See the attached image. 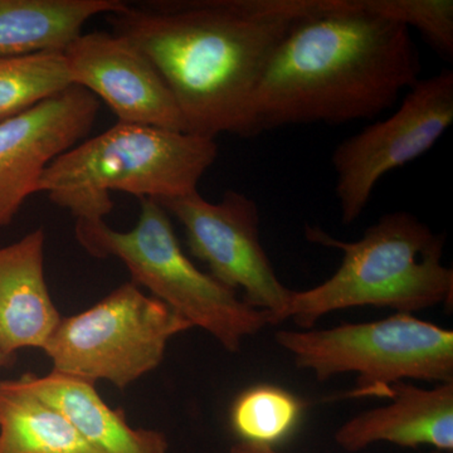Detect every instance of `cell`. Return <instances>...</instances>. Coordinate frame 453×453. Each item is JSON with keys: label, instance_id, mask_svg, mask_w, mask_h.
I'll list each match as a JSON object with an SVG mask.
<instances>
[{"label": "cell", "instance_id": "19", "mask_svg": "<svg viewBox=\"0 0 453 453\" xmlns=\"http://www.w3.org/2000/svg\"><path fill=\"white\" fill-rule=\"evenodd\" d=\"M374 13L417 29L441 56H453L452 0H365Z\"/></svg>", "mask_w": 453, "mask_h": 453}, {"label": "cell", "instance_id": "5", "mask_svg": "<svg viewBox=\"0 0 453 453\" xmlns=\"http://www.w3.org/2000/svg\"><path fill=\"white\" fill-rule=\"evenodd\" d=\"M139 201V219L133 229L115 231L105 220L76 222L77 242L92 257L121 261L133 283L148 288L193 327L210 333L226 351L237 353L244 338L273 324L266 312L247 305L238 292L187 257L159 202Z\"/></svg>", "mask_w": 453, "mask_h": 453}, {"label": "cell", "instance_id": "15", "mask_svg": "<svg viewBox=\"0 0 453 453\" xmlns=\"http://www.w3.org/2000/svg\"><path fill=\"white\" fill-rule=\"evenodd\" d=\"M124 4L121 0H0V56L64 52L89 19Z\"/></svg>", "mask_w": 453, "mask_h": 453}, {"label": "cell", "instance_id": "20", "mask_svg": "<svg viewBox=\"0 0 453 453\" xmlns=\"http://www.w3.org/2000/svg\"><path fill=\"white\" fill-rule=\"evenodd\" d=\"M228 453H281L277 451L275 447L253 445V443L242 442L238 441L229 449ZM429 453H445L440 451H432Z\"/></svg>", "mask_w": 453, "mask_h": 453}, {"label": "cell", "instance_id": "8", "mask_svg": "<svg viewBox=\"0 0 453 453\" xmlns=\"http://www.w3.org/2000/svg\"><path fill=\"white\" fill-rule=\"evenodd\" d=\"M453 122L451 71L419 79L398 110L336 146L335 196L344 225L360 219L378 181L434 148Z\"/></svg>", "mask_w": 453, "mask_h": 453}, {"label": "cell", "instance_id": "16", "mask_svg": "<svg viewBox=\"0 0 453 453\" xmlns=\"http://www.w3.org/2000/svg\"><path fill=\"white\" fill-rule=\"evenodd\" d=\"M0 453H97L23 378L0 380Z\"/></svg>", "mask_w": 453, "mask_h": 453}, {"label": "cell", "instance_id": "2", "mask_svg": "<svg viewBox=\"0 0 453 453\" xmlns=\"http://www.w3.org/2000/svg\"><path fill=\"white\" fill-rule=\"evenodd\" d=\"M411 31L365 0H320L295 23L253 96L251 138L291 125L368 120L421 77Z\"/></svg>", "mask_w": 453, "mask_h": 453}, {"label": "cell", "instance_id": "6", "mask_svg": "<svg viewBox=\"0 0 453 453\" xmlns=\"http://www.w3.org/2000/svg\"><path fill=\"white\" fill-rule=\"evenodd\" d=\"M276 342L316 380L357 375L354 396L389 398L407 380L453 381V332L396 312L380 321L330 329L280 330Z\"/></svg>", "mask_w": 453, "mask_h": 453}, {"label": "cell", "instance_id": "10", "mask_svg": "<svg viewBox=\"0 0 453 453\" xmlns=\"http://www.w3.org/2000/svg\"><path fill=\"white\" fill-rule=\"evenodd\" d=\"M100 101L73 85L16 118L0 122V228L38 195L42 174L91 133Z\"/></svg>", "mask_w": 453, "mask_h": 453}, {"label": "cell", "instance_id": "14", "mask_svg": "<svg viewBox=\"0 0 453 453\" xmlns=\"http://www.w3.org/2000/svg\"><path fill=\"white\" fill-rule=\"evenodd\" d=\"M22 378L33 392L64 413L97 453H170L163 432L131 427L125 411L110 407L94 383L53 371Z\"/></svg>", "mask_w": 453, "mask_h": 453}, {"label": "cell", "instance_id": "7", "mask_svg": "<svg viewBox=\"0 0 453 453\" xmlns=\"http://www.w3.org/2000/svg\"><path fill=\"white\" fill-rule=\"evenodd\" d=\"M190 329L174 310L127 282L96 305L62 318L43 351L53 372L125 389L162 365L170 340Z\"/></svg>", "mask_w": 453, "mask_h": 453}, {"label": "cell", "instance_id": "12", "mask_svg": "<svg viewBox=\"0 0 453 453\" xmlns=\"http://www.w3.org/2000/svg\"><path fill=\"white\" fill-rule=\"evenodd\" d=\"M388 399V404L345 422L335 434L338 446L359 452L388 442L405 449L429 446L434 451H453V381L432 389L399 381Z\"/></svg>", "mask_w": 453, "mask_h": 453}, {"label": "cell", "instance_id": "11", "mask_svg": "<svg viewBox=\"0 0 453 453\" xmlns=\"http://www.w3.org/2000/svg\"><path fill=\"white\" fill-rule=\"evenodd\" d=\"M64 55L73 85L103 100L118 122L186 133L181 113L162 74L124 35L82 33Z\"/></svg>", "mask_w": 453, "mask_h": 453}, {"label": "cell", "instance_id": "17", "mask_svg": "<svg viewBox=\"0 0 453 453\" xmlns=\"http://www.w3.org/2000/svg\"><path fill=\"white\" fill-rule=\"evenodd\" d=\"M64 52L0 56V122L73 86Z\"/></svg>", "mask_w": 453, "mask_h": 453}, {"label": "cell", "instance_id": "13", "mask_svg": "<svg viewBox=\"0 0 453 453\" xmlns=\"http://www.w3.org/2000/svg\"><path fill=\"white\" fill-rule=\"evenodd\" d=\"M44 247L43 228L0 247V353L5 356L43 350L61 321L44 275Z\"/></svg>", "mask_w": 453, "mask_h": 453}, {"label": "cell", "instance_id": "9", "mask_svg": "<svg viewBox=\"0 0 453 453\" xmlns=\"http://www.w3.org/2000/svg\"><path fill=\"white\" fill-rule=\"evenodd\" d=\"M159 203L183 226L190 253L211 276L242 292L244 303L266 312L273 324L288 320L292 290L280 281L262 246L257 203L237 190L217 203L199 192Z\"/></svg>", "mask_w": 453, "mask_h": 453}, {"label": "cell", "instance_id": "4", "mask_svg": "<svg viewBox=\"0 0 453 453\" xmlns=\"http://www.w3.org/2000/svg\"><path fill=\"white\" fill-rule=\"evenodd\" d=\"M217 157L214 139L118 122L53 160L38 193L76 222H97L111 213L112 192L157 202L198 192Z\"/></svg>", "mask_w": 453, "mask_h": 453}, {"label": "cell", "instance_id": "1", "mask_svg": "<svg viewBox=\"0 0 453 453\" xmlns=\"http://www.w3.org/2000/svg\"><path fill=\"white\" fill-rule=\"evenodd\" d=\"M320 0H154L107 14L113 32L162 74L186 133L251 138V106L268 64Z\"/></svg>", "mask_w": 453, "mask_h": 453}, {"label": "cell", "instance_id": "21", "mask_svg": "<svg viewBox=\"0 0 453 453\" xmlns=\"http://www.w3.org/2000/svg\"><path fill=\"white\" fill-rule=\"evenodd\" d=\"M17 357L5 356L0 353V369L9 368L16 363Z\"/></svg>", "mask_w": 453, "mask_h": 453}, {"label": "cell", "instance_id": "3", "mask_svg": "<svg viewBox=\"0 0 453 453\" xmlns=\"http://www.w3.org/2000/svg\"><path fill=\"white\" fill-rule=\"evenodd\" d=\"M309 242L342 252V265L326 281L292 290L288 320L300 330L339 310L375 306L396 312L446 305L453 301V271L443 265L445 235L434 234L408 211L384 214L356 242H344L320 226H308Z\"/></svg>", "mask_w": 453, "mask_h": 453}, {"label": "cell", "instance_id": "18", "mask_svg": "<svg viewBox=\"0 0 453 453\" xmlns=\"http://www.w3.org/2000/svg\"><path fill=\"white\" fill-rule=\"evenodd\" d=\"M303 412V402L291 392L261 384L243 390L234 399L229 419L242 442L275 447L290 437Z\"/></svg>", "mask_w": 453, "mask_h": 453}]
</instances>
